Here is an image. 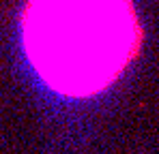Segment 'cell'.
<instances>
[{
  "mask_svg": "<svg viewBox=\"0 0 159 154\" xmlns=\"http://www.w3.org/2000/svg\"><path fill=\"white\" fill-rule=\"evenodd\" d=\"M140 39L131 0H26L22 11L26 60L50 90L71 99L114 83Z\"/></svg>",
  "mask_w": 159,
  "mask_h": 154,
  "instance_id": "6da1fadb",
  "label": "cell"
}]
</instances>
